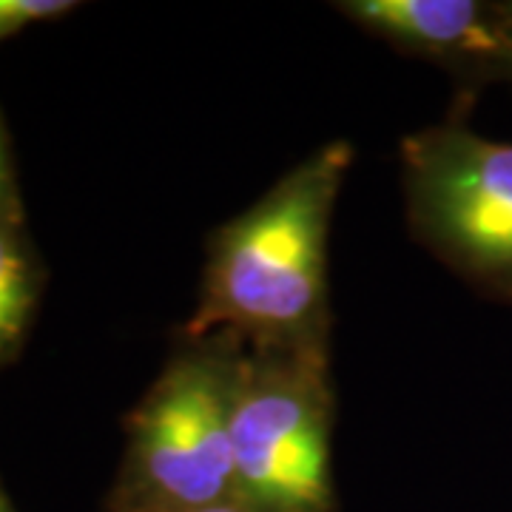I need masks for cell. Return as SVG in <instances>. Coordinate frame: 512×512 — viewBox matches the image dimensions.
Wrapping results in <instances>:
<instances>
[{
	"label": "cell",
	"mask_w": 512,
	"mask_h": 512,
	"mask_svg": "<svg viewBox=\"0 0 512 512\" xmlns=\"http://www.w3.org/2000/svg\"><path fill=\"white\" fill-rule=\"evenodd\" d=\"M77 9L69 0H0V40L20 35L23 29L57 20Z\"/></svg>",
	"instance_id": "obj_7"
},
{
	"label": "cell",
	"mask_w": 512,
	"mask_h": 512,
	"mask_svg": "<svg viewBox=\"0 0 512 512\" xmlns=\"http://www.w3.org/2000/svg\"><path fill=\"white\" fill-rule=\"evenodd\" d=\"M197 512H256L254 507H248L245 501H239V498H231V501H222L217 507H205V510Z\"/></svg>",
	"instance_id": "obj_9"
},
{
	"label": "cell",
	"mask_w": 512,
	"mask_h": 512,
	"mask_svg": "<svg viewBox=\"0 0 512 512\" xmlns=\"http://www.w3.org/2000/svg\"><path fill=\"white\" fill-rule=\"evenodd\" d=\"M231 336L185 339L126 424L111 512H197L237 498L234 439L239 365Z\"/></svg>",
	"instance_id": "obj_2"
},
{
	"label": "cell",
	"mask_w": 512,
	"mask_h": 512,
	"mask_svg": "<svg viewBox=\"0 0 512 512\" xmlns=\"http://www.w3.org/2000/svg\"><path fill=\"white\" fill-rule=\"evenodd\" d=\"M0 512H15L12 501H9V495L3 493V487H0Z\"/></svg>",
	"instance_id": "obj_10"
},
{
	"label": "cell",
	"mask_w": 512,
	"mask_h": 512,
	"mask_svg": "<svg viewBox=\"0 0 512 512\" xmlns=\"http://www.w3.org/2000/svg\"><path fill=\"white\" fill-rule=\"evenodd\" d=\"M328 339L245 348L239 365L234 493L256 512H330Z\"/></svg>",
	"instance_id": "obj_3"
},
{
	"label": "cell",
	"mask_w": 512,
	"mask_h": 512,
	"mask_svg": "<svg viewBox=\"0 0 512 512\" xmlns=\"http://www.w3.org/2000/svg\"><path fill=\"white\" fill-rule=\"evenodd\" d=\"M353 148L313 151L208 242L185 339L231 336L245 348L328 339V237Z\"/></svg>",
	"instance_id": "obj_1"
},
{
	"label": "cell",
	"mask_w": 512,
	"mask_h": 512,
	"mask_svg": "<svg viewBox=\"0 0 512 512\" xmlns=\"http://www.w3.org/2000/svg\"><path fill=\"white\" fill-rule=\"evenodd\" d=\"M402 168L416 237L464 274L512 282V143L427 128L404 140Z\"/></svg>",
	"instance_id": "obj_4"
},
{
	"label": "cell",
	"mask_w": 512,
	"mask_h": 512,
	"mask_svg": "<svg viewBox=\"0 0 512 512\" xmlns=\"http://www.w3.org/2000/svg\"><path fill=\"white\" fill-rule=\"evenodd\" d=\"M342 15L365 32L433 60L512 55V37L473 0H348Z\"/></svg>",
	"instance_id": "obj_5"
},
{
	"label": "cell",
	"mask_w": 512,
	"mask_h": 512,
	"mask_svg": "<svg viewBox=\"0 0 512 512\" xmlns=\"http://www.w3.org/2000/svg\"><path fill=\"white\" fill-rule=\"evenodd\" d=\"M0 225L23 228V202H20L18 183H15V168H12V157H9V140H6L3 120H0Z\"/></svg>",
	"instance_id": "obj_8"
},
{
	"label": "cell",
	"mask_w": 512,
	"mask_h": 512,
	"mask_svg": "<svg viewBox=\"0 0 512 512\" xmlns=\"http://www.w3.org/2000/svg\"><path fill=\"white\" fill-rule=\"evenodd\" d=\"M43 291V268L23 228L0 225V367L23 348Z\"/></svg>",
	"instance_id": "obj_6"
}]
</instances>
